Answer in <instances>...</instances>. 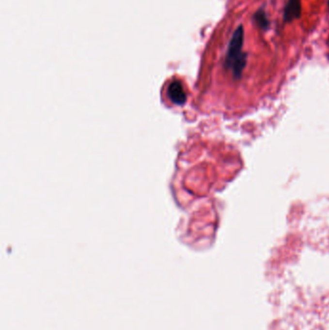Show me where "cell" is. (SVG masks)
<instances>
[{"label": "cell", "mask_w": 329, "mask_h": 330, "mask_svg": "<svg viewBox=\"0 0 329 330\" xmlns=\"http://www.w3.org/2000/svg\"><path fill=\"white\" fill-rule=\"evenodd\" d=\"M168 96L170 101L176 105H183L187 101L186 92L179 81H173L168 87Z\"/></svg>", "instance_id": "cell-2"}, {"label": "cell", "mask_w": 329, "mask_h": 330, "mask_svg": "<svg viewBox=\"0 0 329 330\" xmlns=\"http://www.w3.org/2000/svg\"><path fill=\"white\" fill-rule=\"evenodd\" d=\"M244 40V30L243 26L239 25L235 31L234 32L232 39L229 43V47L225 59V67L226 69L232 64V62L241 53V48L243 46Z\"/></svg>", "instance_id": "cell-1"}, {"label": "cell", "mask_w": 329, "mask_h": 330, "mask_svg": "<svg viewBox=\"0 0 329 330\" xmlns=\"http://www.w3.org/2000/svg\"></svg>", "instance_id": "cell-6"}, {"label": "cell", "mask_w": 329, "mask_h": 330, "mask_svg": "<svg viewBox=\"0 0 329 330\" xmlns=\"http://www.w3.org/2000/svg\"><path fill=\"white\" fill-rule=\"evenodd\" d=\"M254 20L257 23V25L263 29V30H266L269 27V20L266 16V12L263 9L258 10L255 15H254Z\"/></svg>", "instance_id": "cell-5"}, {"label": "cell", "mask_w": 329, "mask_h": 330, "mask_svg": "<svg viewBox=\"0 0 329 330\" xmlns=\"http://www.w3.org/2000/svg\"><path fill=\"white\" fill-rule=\"evenodd\" d=\"M246 63H247V54L245 52H241L227 69L232 71L233 77L235 79H239L246 66Z\"/></svg>", "instance_id": "cell-4"}, {"label": "cell", "mask_w": 329, "mask_h": 330, "mask_svg": "<svg viewBox=\"0 0 329 330\" xmlns=\"http://www.w3.org/2000/svg\"><path fill=\"white\" fill-rule=\"evenodd\" d=\"M301 16V1L289 0L284 10V21L292 22Z\"/></svg>", "instance_id": "cell-3"}]
</instances>
